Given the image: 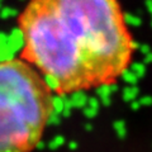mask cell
Segmentation results:
<instances>
[{"mask_svg":"<svg viewBox=\"0 0 152 152\" xmlns=\"http://www.w3.org/2000/svg\"><path fill=\"white\" fill-rule=\"evenodd\" d=\"M18 26L20 58L58 95L114 84L134 53L118 0H28Z\"/></svg>","mask_w":152,"mask_h":152,"instance_id":"cell-1","label":"cell"},{"mask_svg":"<svg viewBox=\"0 0 152 152\" xmlns=\"http://www.w3.org/2000/svg\"><path fill=\"white\" fill-rule=\"evenodd\" d=\"M53 91L22 58L0 60V152H32L55 109Z\"/></svg>","mask_w":152,"mask_h":152,"instance_id":"cell-2","label":"cell"}]
</instances>
